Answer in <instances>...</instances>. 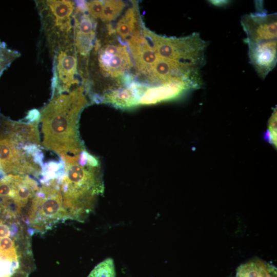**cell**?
<instances>
[{
    "instance_id": "obj_1",
    "label": "cell",
    "mask_w": 277,
    "mask_h": 277,
    "mask_svg": "<svg viewBox=\"0 0 277 277\" xmlns=\"http://www.w3.org/2000/svg\"><path fill=\"white\" fill-rule=\"evenodd\" d=\"M84 91V86H80L54 95L40 112L42 145L60 156L78 155L84 150L77 124L80 113L88 104Z\"/></svg>"
},
{
    "instance_id": "obj_2",
    "label": "cell",
    "mask_w": 277,
    "mask_h": 277,
    "mask_svg": "<svg viewBox=\"0 0 277 277\" xmlns=\"http://www.w3.org/2000/svg\"><path fill=\"white\" fill-rule=\"evenodd\" d=\"M79 154L61 156L65 174L60 181L63 206L68 219L83 221L92 211L104 187L100 167L78 163Z\"/></svg>"
},
{
    "instance_id": "obj_3",
    "label": "cell",
    "mask_w": 277,
    "mask_h": 277,
    "mask_svg": "<svg viewBox=\"0 0 277 277\" xmlns=\"http://www.w3.org/2000/svg\"><path fill=\"white\" fill-rule=\"evenodd\" d=\"M258 10L244 15L241 23L247 36L250 63L264 79L276 63L277 15Z\"/></svg>"
},
{
    "instance_id": "obj_4",
    "label": "cell",
    "mask_w": 277,
    "mask_h": 277,
    "mask_svg": "<svg viewBox=\"0 0 277 277\" xmlns=\"http://www.w3.org/2000/svg\"><path fill=\"white\" fill-rule=\"evenodd\" d=\"M51 53L73 42L75 5L68 0L36 1Z\"/></svg>"
},
{
    "instance_id": "obj_5",
    "label": "cell",
    "mask_w": 277,
    "mask_h": 277,
    "mask_svg": "<svg viewBox=\"0 0 277 277\" xmlns=\"http://www.w3.org/2000/svg\"><path fill=\"white\" fill-rule=\"evenodd\" d=\"M142 34L151 42L159 57L182 63L200 71L205 64L208 43L197 32L184 37H168L144 28Z\"/></svg>"
},
{
    "instance_id": "obj_6",
    "label": "cell",
    "mask_w": 277,
    "mask_h": 277,
    "mask_svg": "<svg viewBox=\"0 0 277 277\" xmlns=\"http://www.w3.org/2000/svg\"><path fill=\"white\" fill-rule=\"evenodd\" d=\"M27 216L31 229L41 233L68 219L61 189L50 186H41L30 203Z\"/></svg>"
},
{
    "instance_id": "obj_7",
    "label": "cell",
    "mask_w": 277,
    "mask_h": 277,
    "mask_svg": "<svg viewBox=\"0 0 277 277\" xmlns=\"http://www.w3.org/2000/svg\"><path fill=\"white\" fill-rule=\"evenodd\" d=\"M52 97L68 93L79 87L77 58L73 43L57 49L53 53Z\"/></svg>"
},
{
    "instance_id": "obj_8",
    "label": "cell",
    "mask_w": 277,
    "mask_h": 277,
    "mask_svg": "<svg viewBox=\"0 0 277 277\" xmlns=\"http://www.w3.org/2000/svg\"><path fill=\"white\" fill-rule=\"evenodd\" d=\"M98 66L101 72L112 77L121 76L132 66L126 46L108 45L100 51Z\"/></svg>"
},
{
    "instance_id": "obj_9",
    "label": "cell",
    "mask_w": 277,
    "mask_h": 277,
    "mask_svg": "<svg viewBox=\"0 0 277 277\" xmlns=\"http://www.w3.org/2000/svg\"><path fill=\"white\" fill-rule=\"evenodd\" d=\"M78 12L74 15L73 44L77 54L83 57H87L93 46L95 38V27L90 15Z\"/></svg>"
},
{
    "instance_id": "obj_10",
    "label": "cell",
    "mask_w": 277,
    "mask_h": 277,
    "mask_svg": "<svg viewBox=\"0 0 277 277\" xmlns=\"http://www.w3.org/2000/svg\"><path fill=\"white\" fill-rule=\"evenodd\" d=\"M194 89L192 86L183 83H170L146 87L138 100V104L150 105L173 100Z\"/></svg>"
},
{
    "instance_id": "obj_11",
    "label": "cell",
    "mask_w": 277,
    "mask_h": 277,
    "mask_svg": "<svg viewBox=\"0 0 277 277\" xmlns=\"http://www.w3.org/2000/svg\"><path fill=\"white\" fill-rule=\"evenodd\" d=\"M127 41L138 69L150 72L158 58L151 45L138 29Z\"/></svg>"
},
{
    "instance_id": "obj_12",
    "label": "cell",
    "mask_w": 277,
    "mask_h": 277,
    "mask_svg": "<svg viewBox=\"0 0 277 277\" xmlns=\"http://www.w3.org/2000/svg\"><path fill=\"white\" fill-rule=\"evenodd\" d=\"M38 124V122H9L7 125L8 135L17 144H34L41 146Z\"/></svg>"
},
{
    "instance_id": "obj_13",
    "label": "cell",
    "mask_w": 277,
    "mask_h": 277,
    "mask_svg": "<svg viewBox=\"0 0 277 277\" xmlns=\"http://www.w3.org/2000/svg\"><path fill=\"white\" fill-rule=\"evenodd\" d=\"M235 277H276V268L260 259H253L238 267Z\"/></svg>"
},
{
    "instance_id": "obj_14",
    "label": "cell",
    "mask_w": 277,
    "mask_h": 277,
    "mask_svg": "<svg viewBox=\"0 0 277 277\" xmlns=\"http://www.w3.org/2000/svg\"><path fill=\"white\" fill-rule=\"evenodd\" d=\"M102 101L120 108H130L138 105L137 100L129 88H120L106 92Z\"/></svg>"
},
{
    "instance_id": "obj_15",
    "label": "cell",
    "mask_w": 277,
    "mask_h": 277,
    "mask_svg": "<svg viewBox=\"0 0 277 277\" xmlns=\"http://www.w3.org/2000/svg\"><path fill=\"white\" fill-rule=\"evenodd\" d=\"M138 15L134 7L129 8L118 21L116 31L124 39H128L138 28Z\"/></svg>"
},
{
    "instance_id": "obj_16",
    "label": "cell",
    "mask_w": 277,
    "mask_h": 277,
    "mask_svg": "<svg viewBox=\"0 0 277 277\" xmlns=\"http://www.w3.org/2000/svg\"><path fill=\"white\" fill-rule=\"evenodd\" d=\"M18 247L9 236L0 238V260L18 265Z\"/></svg>"
},
{
    "instance_id": "obj_17",
    "label": "cell",
    "mask_w": 277,
    "mask_h": 277,
    "mask_svg": "<svg viewBox=\"0 0 277 277\" xmlns=\"http://www.w3.org/2000/svg\"><path fill=\"white\" fill-rule=\"evenodd\" d=\"M103 10L101 19L107 22L116 18L125 7L124 3L122 1L107 0L103 1Z\"/></svg>"
},
{
    "instance_id": "obj_18",
    "label": "cell",
    "mask_w": 277,
    "mask_h": 277,
    "mask_svg": "<svg viewBox=\"0 0 277 277\" xmlns=\"http://www.w3.org/2000/svg\"><path fill=\"white\" fill-rule=\"evenodd\" d=\"M113 259L107 258L97 264L87 277H115Z\"/></svg>"
},
{
    "instance_id": "obj_19",
    "label": "cell",
    "mask_w": 277,
    "mask_h": 277,
    "mask_svg": "<svg viewBox=\"0 0 277 277\" xmlns=\"http://www.w3.org/2000/svg\"><path fill=\"white\" fill-rule=\"evenodd\" d=\"M104 3L103 1L93 0L86 3V10L94 18H101Z\"/></svg>"
},
{
    "instance_id": "obj_20",
    "label": "cell",
    "mask_w": 277,
    "mask_h": 277,
    "mask_svg": "<svg viewBox=\"0 0 277 277\" xmlns=\"http://www.w3.org/2000/svg\"><path fill=\"white\" fill-rule=\"evenodd\" d=\"M276 110H274L269 121L268 128L266 132V138L267 141L273 146H276Z\"/></svg>"
},
{
    "instance_id": "obj_21",
    "label": "cell",
    "mask_w": 277,
    "mask_h": 277,
    "mask_svg": "<svg viewBox=\"0 0 277 277\" xmlns=\"http://www.w3.org/2000/svg\"><path fill=\"white\" fill-rule=\"evenodd\" d=\"M19 56L17 52L0 47V72L7 64Z\"/></svg>"
},
{
    "instance_id": "obj_22",
    "label": "cell",
    "mask_w": 277,
    "mask_h": 277,
    "mask_svg": "<svg viewBox=\"0 0 277 277\" xmlns=\"http://www.w3.org/2000/svg\"><path fill=\"white\" fill-rule=\"evenodd\" d=\"M41 113L39 111L35 109L30 110L27 113L25 117L26 123H32L39 122L40 121Z\"/></svg>"
},
{
    "instance_id": "obj_23",
    "label": "cell",
    "mask_w": 277,
    "mask_h": 277,
    "mask_svg": "<svg viewBox=\"0 0 277 277\" xmlns=\"http://www.w3.org/2000/svg\"><path fill=\"white\" fill-rule=\"evenodd\" d=\"M213 4H214L216 6H223L226 4L228 2L225 1H210Z\"/></svg>"
}]
</instances>
